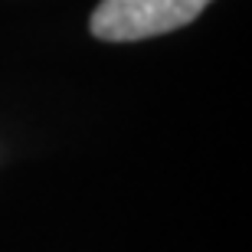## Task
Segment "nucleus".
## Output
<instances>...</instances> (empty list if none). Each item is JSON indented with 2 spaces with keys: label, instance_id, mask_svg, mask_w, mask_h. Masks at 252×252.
<instances>
[{
  "label": "nucleus",
  "instance_id": "1",
  "mask_svg": "<svg viewBox=\"0 0 252 252\" xmlns=\"http://www.w3.org/2000/svg\"><path fill=\"white\" fill-rule=\"evenodd\" d=\"M213 0H102L89 30L105 43H134L193 23Z\"/></svg>",
  "mask_w": 252,
  "mask_h": 252
}]
</instances>
